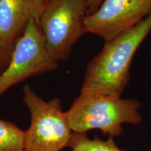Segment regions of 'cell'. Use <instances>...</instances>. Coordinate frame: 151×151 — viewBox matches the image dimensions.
<instances>
[{
  "instance_id": "obj_1",
  "label": "cell",
  "mask_w": 151,
  "mask_h": 151,
  "mask_svg": "<svg viewBox=\"0 0 151 151\" xmlns=\"http://www.w3.org/2000/svg\"><path fill=\"white\" fill-rule=\"evenodd\" d=\"M151 31V14L135 26L105 41L87 67L81 94L119 96L129 81L130 67L137 49Z\"/></svg>"
},
{
  "instance_id": "obj_2",
  "label": "cell",
  "mask_w": 151,
  "mask_h": 151,
  "mask_svg": "<svg viewBox=\"0 0 151 151\" xmlns=\"http://www.w3.org/2000/svg\"><path fill=\"white\" fill-rule=\"evenodd\" d=\"M141 103L135 99L101 94H81L66 112L73 132L99 129L111 137L123 132L122 124L142 121Z\"/></svg>"
},
{
  "instance_id": "obj_3",
  "label": "cell",
  "mask_w": 151,
  "mask_h": 151,
  "mask_svg": "<svg viewBox=\"0 0 151 151\" xmlns=\"http://www.w3.org/2000/svg\"><path fill=\"white\" fill-rule=\"evenodd\" d=\"M88 0H46L39 26L45 46L56 62L66 60L86 32Z\"/></svg>"
},
{
  "instance_id": "obj_4",
  "label": "cell",
  "mask_w": 151,
  "mask_h": 151,
  "mask_svg": "<svg viewBox=\"0 0 151 151\" xmlns=\"http://www.w3.org/2000/svg\"><path fill=\"white\" fill-rule=\"evenodd\" d=\"M23 101L31 115L24 132V151H60L69 145L72 130L59 99L46 101L29 85L23 88Z\"/></svg>"
},
{
  "instance_id": "obj_5",
  "label": "cell",
  "mask_w": 151,
  "mask_h": 151,
  "mask_svg": "<svg viewBox=\"0 0 151 151\" xmlns=\"http://www.w3.org/2000/svg\"><path fill=\"white\" fill-rule=\"evenodd\" d=\"M56 62L47 50L39 22L31 19L17 39L10 60L0 73V96L11 87L33 76L53 71Z\"/></svg>"
},
{
  "instance_id": "obj_6",
  "label": "cell",
  "mask_w": 151,
  "mask_h": 151,
  "mask_svg": "<svg viewBox=\"0 0 151 151\" xmlns=\"http://www.w3.org/2000/svg\"><path fill=\"white\" fill-rule=\"evenodd\" d=\"M151 14V0H103L85 20L86 32L108 41Z\"/></svg>"
},
{
  "instance_id": "obj_7",
  "label": "cell",
  "mask_w": 151,
  "mask_h": 151,
  "mask_svg": "<svg viewBox=\"0 0 151 151\" xmlns=\"http://www.w3.org/2000/svg\"><path fill=\"white\" fill-rule=\"evenodd\" d=\"M46 0H0V37L12 47L31 19L39 22Z\"/></svg>"
},
{
  "instance_id": "obj_8",
  "label": "cell",
  "mask_w": 151,
  "mask_h": 151,
  "mask_svg": "<svg viewBox=\"0 0 151 151\" xmlns=\"http://www.w3.org/2000/svg\"><path fill=\"white\" fill-rule=\"evenodd\" d=\"M71 151H125L118 148L110 137L108 140L90 139L86 133L73 132L69 145Z\"/></svg>"
},
{
  "instance_id": "obj_9",
  "label": "cell",
  "mask_w": 151,
  "mask_h": 151,
  "mask_svg": "<svg viewBox=\"0 0 151 151\" xmlns=\"http://www.w3.org/2000/svg\"><path fill=\"white\" fill-rule=\"evenodd\" d=\"M0 151H24V132L0 119Z\"/></svg>"
},
{
  "instance_id": "obj_10",
  "label": "cell",
  "mask_w": 151,
  "mask_h": 151,
  "mask_svg": "<svg viewBox=\"0 0 151 151\" xmlns=\"http://www.w3.org/2000/svg\"><path fill=\"white\" fill-rule=\"evenodd\" d=\"M11 48H9L5 44L2 39L0 37V69L6 62L9 61L11 54Z\"/></svg>"
},
{
  "instance_id": "obj_11",
  "label": "cell",
  "mask_w": 151,
  "mask_h": 151,
  "mask_svg": "<svg viewBox=\"0 0 151 151\" xmlns=\"http://www.w3.org/2000/svg\"><path fill=\"white\" fill-rule=\"evenodd\" d=\"M103 0H88V9L87 11V16L93 14L97 10Z\"/></svg>"
}]
</instances>
